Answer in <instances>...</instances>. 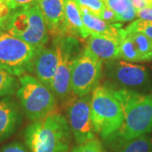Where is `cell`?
<instances>
[{
    "instance_id": "e0dca14e",
    "label": "cell",
    "mask_w": 152,
    "mask_h": 152,
    "mask_svg": "<svg viewBox=\"0 0 152 152\" xmlns=\"http://www.w3.org/2000/svg\"><path fill=\"white\" fill-rule=\"evenodd\" d=\"M105 142L113 152L152 151V138L149 134H144L129 140L113 139Z\"/></svg>"
},
{
    "instance_id": "ffe728a7",
    "label": "cell",
    "mask_w": 152,
    "mask_h": 152,
    "mask_svg": "<svg viewBox=\"0 0 152 152\" xmlns=\"http://www.w3.org/2000/svg\"><path fill=\"white\" fill-rule=\"evenodd\" d=\"M19 80L4 69L0 67V99L16 94Z\"/></svg>"
},
{
    "instance_id": "9c48e42d",
    "label": "cell",
    "mask_w": 152,
    "mask_h": 152,
    "mask_svg": "<svg viewBox=\"0 0 152 152\" xmlns=\"http://www.w3.org/2000/svg\"><path fill=\"white\" fill-rule=\"evenodd\" d=\"M103 72L109 80L105 84L116 88L140 92L151 84V76L145 67L124 60L106 62Z\"/></svg>"
},
{
    "instance_id": "7c38bea8",
    "label": "cell",
    "mask_w": 152,
    "mask_h": 152,
    "mask_svg": "<svg viewBox=\"0 0 152 152\" xmlns=\"http://www.w3.org/2000/svg\"><path fill=\"white\" fill-rule=\"evenodd\" d=\"M22 109L12 96L0 99V143L13 135L22 123Z\"/></svg>"
},
{
    "instance_id": "2e32d148",
    "label": "cell",
    "mask_w": 152,
    "mask_h": 152,
    "mask_svg": "<svg viewBox=\"0 0 152 152\" xmlns=\"http://www.w3.org/2000/svg\"><path fill=\"white\" fill-rule=\"evenodd\" d=\"M81 17L86 27L91 35L104 36L121 41L126 34L125 29L122 27L123 26L120 23L110 24L91 14H81Z\"/></svg>"
},
{
    "instance_id": "7402d4cb",
    "label": "cell",
    "mask_w": 152,
    "mask_h": 152,
    "mask_svg": "<svg viewBox=\"0 0 152 152\" xmlns=\"http://www.w3.org/2000/svg\"><path fill=\"white\" fill-rule=\"evenodd\" d=\"M127 32H140L152 39V21L138 19L125 27Z\"/></svg>"
},
{
    "instance_id": "6da1fadb",
    "label": "cell",
    "mask_w": 152,
    "mask_h": 152,
    "mask_svg": "<svg viewBox=\"0 0 152 152\" xmlns=\"http://www.w3.org/2000/svg\"><path fill=\"white\" fill-rule=\"evenodd\" d=\"M119 100L124 112V122L116 134L108 140H129L149 134L152 131V97L126 89L116 88L105 84ZM105 140V141H107Z\"/></svg>"
},
{
    "instance_id": "5bb4252c",
    "label": "cell",
    "mask_w": 152,
    "mask_h": 152,
    "mask_svg": "<svg viewBox=\"0 0 152 152\" xmlns=\"http://www.w3.org/2000/svg\"><path fill=\"white\" fill-rule=\"evenodd\" d=\"M120 41L118 39L91 35L86 39L85 48L97 57L102 62H107L113 59H118V50Z\"/></svg>"
},
{
    "instance_id": "52a82bcc",
    "label": "cell",
    "mask_w": 152,
    "mask_h": 152,
    "mask_svg": "<svg viewBox=\"0 0 152 152\" xmlns=\"http://www.w3.org/2000/svg\"><path fill=\"white\" fill-rule=\"evenodd\" d=\"M59 50V62L51 91L58 101L64 103L73 96L71 91V71L74 61L81 51L78 39L71 37L53 38Z\"/></svg>"
},
{
    "instance_id": "4dcf8cb0",
    "label": "cell",
    "mask_w": 152,
    "mask_h": 152,
    "mask_svg": "<svg viewBox=\"0 0 152 152\" xmlns=\"http://www.w3.org/2000/svg\"><path fill=\"white\" fill-rule=\"evenodd\" d=\"M147 7L148 8H151L152 9V0H146Z\"/></svg>"
},
{
    "instance_id": "f1b7e54d",
    "label": "cell",
    "mask_w": 152,
    "mask_h": 152,
    "mask_svg": "<svg viewBox=\"0 0 152 152\" xmlns=\"http://www.w3.org/2000/svg\"><path fill=\"white\" fill-rule=\"evenodd\" d=\"M137 17L144 20L152 21V9L151 8H145L140 10L137 11Z\"/></svg>"
},
{
    "instance_id": "44dd1931",
    "label": "cell",
    "mask_w": 152,
    "mask_h": 152,
    "mask_svg": "<svg viewBox=\"0 0 152 152\" xmlns=\"http://www.w3.org/2000/svg\"><path fill=\"white\" fill-rule=\"evenodd\" d=\"M105 7L112 10L117 14V16H121L130 10L134 5L131 0H101Z\"/></svg>"
},
{
    "instance_id": "4316f807",
    "label": "cell",
    "mask_w": 152,
    "mask_h": 152,
    "mask_svg": "<svg viewBox=\"0 0 152 152\" xmlns=\"http://www.w3.org/2000/svg\"><path fill=\"white\" fill-rule=\"evenodd\" d=\"M0 152H29L25 145L18 141L10 142L0 149Z\"/></svg>"
},
{
    "instance_id": "603a6c76",
    "label": "cell",
    "mask_w": 152,
    "mask_h": 152,
    "mask_svg": "<svg viewBox=\"0 0 152 152\" xmlns=\"http://www.w3.org/2000/svg\"><path fill=\"white\" fill-rule=\"evenodd\" d=\"M71 152H107V151L103 144L97 138H95L89 141L78 145Z\"/></svg>"
},
{
    "instance_id": "8992f818",
    "label": "cell",
    "mask_w": 152,
    "mask_h": 152,
    "mask_svg": "<svg viewBox=\"0 0 152 152\" xmlns=\"http://www.w3.org/2000/svg\"><path fill=\"white\" fill-rule=\"evenodd\" d=\"M40 49L0 29V67L17 78L32 73L33 62Z\"/></svg>"
},
{
    "instance_id": "484cf974",
    "label": "cell",
    "mask_w": 152,
    "mask_h": 152,
    "mask_svg": "<svg viewBox=\"0 0 152 152\" xmlns=\"http://www.w3.org/2000/svg\"><path fill=\"white\" fill-rule=\"evenodd\" d=\"M38 1L39 0H8L9 4L13 11L19 10V9L37 5Z\"/></svg>"
},
{
    "instance_id": "4fadbf2b",
    "label": "cell",
    "mask_w": 152,
    "mask_h": 152,
    "mask_svg": "<svg viewBox=\"0 0 152 152\" xmlns=\"http://www.w3.org/2000/svg\"><path fill=\"white\" fill-rule=\"evenodd\" d=\"M37 5L43 15L49 35L53 38L64 37V0H39Z\"/></svg>"
},
{
    "instance_id": "d4e9b609",
    "label": "cell",
    "mask_w": 152,
    "mask_h": 152,
    "mask_svg": "<svg viewBox=\"0 0 152 152\" xmlns=\"http://www.w3.org/2000/svg\"><path fill=\"white\" fill-rule=\"evenodd\" d=\"M12 13L13 10L9 4L8 0H0V29L4 30Z\"/></svg>"
},
{
    "instance_id": "8fae6325",
    "label": "cell",
    "mask_w": 152,
    "mask_h": 152,
    "mask_svg": "<svg viewBox=\"0 0 152 152\" xmlns=\"http://www.w3.org/2000/svg\"><path fill=\"white\" fill-rule=\"evenodd\" d=\"M59 62V50L53 41L52 46L44 47L38 51L33 62L32 73L35 77L51 90Z\"/></svg>"
},
{
    "instance_id": "277c9868",
    "label": "cell",
    "mask_w": 152,
    "mask_h": 152,
    "mask_svg": "<svg viewBox=\"0 0 152 152\" xmlns=\"http://www.w3.org/2000/svg\"><path fill=\"white\" fill-rule=\"evenodd\" d=\"M18 80L16 96L28 119L31 122L37 121L58 112L57 97L35 76L26 74Z\"/></svg>"
},
{
    "instance_id": "83f0119b",
    "label": "cell",
    "mask_w": 152,
    "mask_h": 152,
    "mask_svg": "<svg viewBox=\"0 0 152 152\" xmlns=\"http://www.w3.org/2000/svg\"><path fill=\"white\" fill-rule=\"evenodd\" d=\"M100 19L103 20L104 21L110 23V24H114L118 22V16L117 14L113 11L112 10H110L108 8L105 7L103 9V10L102 11L101 15L99 17Z\"/></svg>"
},
{
    "instance_id": "30bf717a",
    "label": "cell",
    "mask_w": 152,
    "mask_h": 152,
    "mask_svg": "<svg viewBox=\"0 0 152 152\" xmlns=\"http://www.w3.org/2000/svg\"><path fill=\"white\" fill-rule=\"evenodd\" d=\"M91 94L84 96L73 95L64 103L66 119L77 145L96 138L91 120Z\"/></svg>"
},
{
    "instance_id": "cb8c5ba5",
    "label": "cell",
    "mask_w": 152,
    "mask_h": 152,
    "mask_svg": "<svg viewBox=\"0 0 152 152\" xmlns=\"http://www.w3.org/2000/svg\"><path fill=\"white\" fill-rule=\"evenodd\" d=\"M77 6H84L92 12L95 16L100 17L102 11L105 8L101 0H75Z\"/></svg>"
},
{
    "instance_id": "f546056e",
    "label": "cell",
    "mask_w": 152,
    "mask_h": 152,
    "mask_svg": "<svg viewBox=\"0 0 152 152\" xmlns=\"http://www.w3.org/2000/svg\"><path fill=\"white\" fill-rule=\"evenodd\" d=\"M131 2H132L134 7L137 10V11L148 8L146 0H131Z\"/></svg>"
},
{
    "instance_id": "3957f363",
    "label": "cell",
    "mask_w": 152,
    "mask_h": 152,
    "mask_svg": "<svg viewBox=\"0 0 152 152\" xmlns=\"http://www.w3.org/2000/svg\"><path fill=\"white\" fill-rule=\"evenodd\" d=\"M91 120L96 134L104 141L116 134L124 122L119 100L106 86H98L91 93Z\"/></svg>"
},
{
    "instance_id": "ac0fdd59",
    "label": "cell",
    "mask_w": 152,
    "mask_h": 152,
    "mask_svg": "<svg viewBox=\"0 0 152 152\" xmlns=\"http://www.w3.org/2000/svg\"><path fill=\"white\" fill-rule=\"evenodd\" d=\"M118 59H122L129 63L142 62L141 58L136 48L135 44L127 32L120 41Z\"/></svg>"
},
{
    "instance_id": "d6a6232c",
    "label": "cell",
    "mask_w": 152,
    "mask_h": 152,
    "mask_svg": "<svg viewBox=\"0 0 152 152\" xmlns=\"http://www.w3.org/2000/svg\"><path fill=\"white\" fill-rule=\"evenodd\" d=\"M151 152H152V151H151Z\"/></svg>"
},
{
    "instance_id": "7a4b0ae2",
    "label": "cell",
    "mask_w": 152,
    "mask_h": 152,
    "mask_svg": "<svg viewBox=\"0 0 152 152\" xmlns=\"http://www.w3.org/2000/svg\"><path fill=\"white\" fill-rule=\"evenodd\" d=\"M71 134L66 117L58 111L31 122L24 131V140L30 152H68Z\"/></svg>"
},
{
    "instance_id": "9a60e30c",
    "label": "cell",
    "mask_w": 152,
    "mask_h": 152,
    "mask_svg": "<svg viewBox=\"0 0 152 152\" xmlns=\"http://www.w3.org/2000/svg\"><path fill=\"white\" fill-rule=\"evenodd\" d=\"M64 37L87 39L91 36L87 30L75 0H64Z\"/></svg>"
},
{
    "instance_id": "d6986e66",
    "label": "cell",
    "mask_w": 152,
    "mask_h": 152,
    "mask_svg": "<svg viewBox=\"0 0 152 152\" xmlns=\"http://www.w3.org/2000/svg\"><path fill=\"white\" fill-rule=\"evenodd\" d=\"M127 32V31H126ZM135 44L142 62L152 61V39L140 32H127Z\"/></svg>"
},
{
    "instance_id": "ba28073f",
    "label": "cell",
    "mask_w": 152,
    "mask_h": 152,
    "mask_svg": "<svg viewBox=\"0 0 152 152\" xmlns=\"http://www.w3.org/2000/svg\"><path fill=\"white\" fill-rule=\"evenodd\" d=\"M103 62L85 48L77 55L71 71L73 95L84 96L91 94L100 86L103 74Z\"/></svg>"
},
{
    "instance_id": "5b68a950",
    "label": "cell",
    "mask_w": 152,
    "mask_h": 152,
    "mask_svg": "<svg viewBox=\"0 0 152 152\" xmlns=\"http://www.w3.org/2000/svg\"><path fill=\"white\" fill-rule=\"evenodd\" d=\"M4 30L37 49L46 47L50 36L37 4L13 11Z\"/></svg>"
},
{
    "instance_id": "1f68e13d",
    "label": "cell",
    "mask_w": 152,
    "mask_h": 152,
    "mask_svg": "<svg viewBox=\"0 0 152 152\" xmlns=\"http://www.w3.org/2000/svg\"><path fill=\"white\" fill-rule=\"evenodd\" d=\"M151 97H152V91H151Z\"/></svg>"
}]
</instances>
